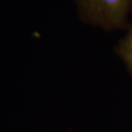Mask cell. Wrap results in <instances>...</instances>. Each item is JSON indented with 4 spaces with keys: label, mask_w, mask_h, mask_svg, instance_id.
Here are the masks:
<instances>
[{
    "label": "cell",
    "mask_w": 132,
    "mask_h": 132,
    "mask_svg": "<svg viewBox=\"0 0 132 132\" xmlns=\"http://www.w3.org/2000/svg\"><path fill=\"white\" fill-rule=\"evenodd\" d=\"M90 22L104 28L120 27L125 23L131 0H77Z\"/></svg>",
    "instance_id": "1"
},
{
    "label": "cell",
    "mask_w": 132,
    "mask_h": 132,
    "mask_svg": "<svg viewBox=\"0 0 132 132\" xmlns=\"http://www.w3.org/2000/svg\"><path fill=\"white\" fill-rule=\"evenodd\" d=\"M118 54L132 74V25L118 46Z\"/></svg>",
    "instance_id": "2"
}]
</instances>
